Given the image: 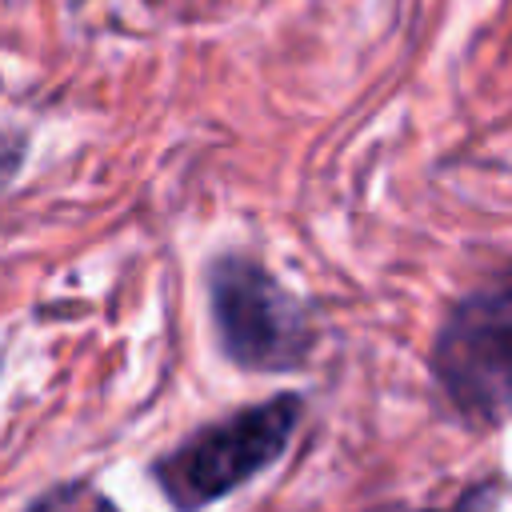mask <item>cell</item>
<instances>
[{"label": "cell", "instance_id": "obj_1", "mask_svg": "<svg viewBox=\"0 0 512 512\" xmlns=\"http://www.w3.org/2000/svg\"><path fill=\"white\" fill-rule=\"evenodd\" d=\"M432 372L468 420H512V264L448 312L432 348Z\"/></svg>", "mask_w": 512, "mask_h": 512}, {"label": "cell", "instance_id": "obj_2", "mask_svg": "<svg viewBox=\"0 0 512 512\" xmlns=\"http://www.w3.org/2000/svg\"><path fill=\"white\" fill-rule=\"evenodd\" d=\"M296 416V396H272L260 408H244L168 452L156 464V480L180 512H196L268 468L288 448Z\"/></svg>", "mask_w": 512, "mask_h": 512}, {"label": "cell", "instance_id": "obj_3", "mask_svg": "<svg viewBox=\"0 0 512 512\" xmlns=\"http://www.w3.org/2000/svg\"><path fill=\"white\" fill-rule=\"evenodd\" d=\"M212 316L220 328L224 352L260 372L296 368L312 348V328L300 304L252 260L224 256L208 276Z\"/></svg>", "mask_w": 512, "mask_h": 512}]
</instances>
